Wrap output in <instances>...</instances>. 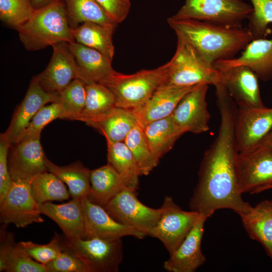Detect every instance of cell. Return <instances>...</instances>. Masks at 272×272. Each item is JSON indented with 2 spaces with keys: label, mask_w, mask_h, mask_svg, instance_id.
I'll return each mask as SVG.
<instances>
[{
  "label": "cell",
  "mask_w": 272,
  "mask_h": 272,
  "mask_svg": "<svg viewBox=\"0 0 272 272\" xmlns=\"http://www.w3.org/2000/svg\"><path fill=\"white\" fill-rule=\"evenodd\" d=\"M45 164L48 171L65 183L72 198H87L90 189V170L77 161L66 166H59L46 157Z\"/></svg>",
  "instance_id": "f546056e"
},
{
  "label": "cell",
  "mask_w": 272,
  "mask_h": 272,
  "mask_svg": "<svg viewBox=\"0 0 272 272\" xmlns=\"http://www.w3.org/2000/svg\"><path fill=\"white\" fill-rule=\"evenodd\" d=\"M86 93L84 83L74 79L60 94L58 102L61 105V119L79 120L85 106Z\"/></svg>",
  "instance_id": "d590c367"
},
{
  "label": "cell",
  "mask_w": 272,
  "mask_h": 272,
  "mask_svg": "<svg viewBox=\"0 0 272 272\" xmlns=\"http://www.w3.org/2000/svg\"><path fill=\"white\" fill-rule=\"evenodd\" d=\"M252 12L248 18V30L253 39L266 38L272 24V0H249Z\"/></svg>",
  "instance_id": "8d00e7d4"
},
{
  "label": "cell",
  "mask_w": 272,
  "mask_h": 272,
  "mask_svg": "<svg viewBox=\"0 0 272 272\" xmlns=\"http://www.w3.org/2000/svg\"><path fill=\"white\" fill-rule=\"evenodd\" d=\"M167 23L177 38L189 44L212 66L217 61L234 58L253 40L247 28L172 17L167 19Z\"/></svg>",
  "instance_id": "7a4b0ae2"
},
{
  "label": "cell",
  "mask_w": 272,
  "mask_h": 272,
  "mask_svg": "<svg viewBox=\"0 0 272 272\" xmlns=\"http://www.w3.org/2000/svg\"><path fill=\"white\" fill-rule=\"evenodd\" d=\"M52 46L53 53L49 64L35 77L46 92L59 94L74 79H80L81 75L67 43L60 42Z\"/></svg>",
  "instance_id": "4fadbf2b"
},
{
  "label": "cell",
  "mask_w": 272,
  "mask_h": 272,
  "mask_svg": "<svg viewBox=\"0 0 272 272\" xmlns=\"http://www.w3.org/2000/svg\"><path fill=\"white\" fill-rule=\"evenodd\" d=\"M16 30L28 51L38 50L60 42L75 41L64 0H55L35 10L32 17Z\"/></svg>",
  "instance_id": "3957f363"
},
{
  "label": "cell",
  "mask_w": 272,
  "mask_h": 272,
  "mask_svg": "<svg viewBox=\"0 0 272 272\" xmlns=\"http://www.w3.org/2000/svg\"><path fill=\"white\" fill-rule=\"evenodd\" d=\"M238 168L242 193L272 188V150L264 144L239 152Z\"/></svg>",
  "instance_id": "30bf717a"
},
{
  "label": "cell",
  "mask_w": 272,
  "mask_h": 272,
  "mask_svg": "<svg viewBox=\"0 0 272 272\" xmlns=\"http://www.w3.org/2000/svg\"><path fill=\"white\" fill-rule=\"evenodd\" d=\"M81 202L85 224L82 239L116 240L125 236L143 239L147 236L116 221L103 207L91 202L87 198L81 199Z\"/></svg>",
  "instance_id": "2e32d148"
},
{
  "label": "cell",
  "mask_w": 272,
  "mask_h": 272,
  "mask_svg": "<svg viewBox=\"0 0 272 272\" xmlns=\"http://www.w3.org/2000/svg\"><path fill=\"white\" fill-rule=\"evenodd\" d=\"M209 85H197L180 100L172 114L176 124L184 132L201 133L209 129L211 118L206 100Z\"/></svg>",
  "instance_id": "9a60e30c"
},
{
  "label": "cell",
  "mask_w": 272,
  "mask_h": 272,
  "mask_svg": "<svg viewBox=\"0 0 272 272\" xmlns=\"http://www.w3.org/2000/svg\"><path fill=\"white\" fill-rule=\"evenodd\" d=\"M61 241L62 251L55 259L45 265L48 272H90L83 261L64 244L62 238Z\"/></svg>",
  "instance_id": "60d3db41"
},
{
  "label": "cell",
  "mask_w": 272,
  "mask_h": 272,
  "mask_svg": "<svg viewBox=\"0 0 272 272\" xmlns=\"http://www.w3.org/2000/svg\"><path fill=\"white\" fill-rule=\"evenodd\" d=\"M106 10L113 21L118 24L127 16L131 6L130 0H96Z\"/></svg>",
  "instance_id": "7bdbcfd3"
},
{
  "label": "cell",
  "mask_w": 272,
  "mask_h": 272,
  "mask_svg": "<svg viewBox=\"0 0 272 272\" xmlns=\"http://www.w3.org/2000/svg\"><path fill=\"white\" fill-rule=\"evenodd\" d=\"M64 244L85 264L90 272H117L121 263L123 246L121 239H68L61 237Z\"/></svg>",
  "instance_id": "52a82bcc"
},
{
  "label": "cell",
  "mask_w": 272,
  "mask_h": 272,
  "mask_svg": "<svg viewBox=\"0 0 272 272\" xmlns=\"http://www.w3.org/2000/svg\"><path fill=\"white\" fill-rule=\"evenodd\" d=\"M177 38L176 49L168 61V76L163 86L183 87L202 84L215 85L220 81L221 75L218 70L207 64L189 44Z\"/></svg>",
  "instance_id": "5b68a950"
},
{
  "label": "cell",
  "mask_w": 272,
  "mask_h": 272,
  "mask_svg": "<svg viewBox=\"0 0 272 272\" xmlns=\"http://www.w3.org/2000/svg\"><path fill=\"white\" fill-rule=\"evenodd\" d=\"M151 151L158 160L170 151L184 131L174 121L172 115L154 121L144 128Z\"/></svg>",
  "instance_id": "83f0119b"
},
{
  "label": "cell",
  "mask_w": 272,
  "mask_h": 272,
  "mask_svg": "<svg viewBox=\"0 0 272 272\" xmlns=\"http://www.w3.org/2000/svg\"><path fill=\"white\" fill-rule=\"evenodd\" d=\"M84 84L86 103L80 121L86 122L107 113L116 107L114 96L107 86L93 82L84 83Z\"/></svg>",
  "instance_id": "d6a6232c"
},
{
  "label": "cell",
  "mask_w": 272,
  "mask_h": 272,
  "mask_svg": "<svg viewBox=\"0 0 272 272\" xmlns=\"http://www.w3.org/2000/svg\"><path fill=\"white\" fill-rule=\"evenodd\" d=\"M239 216L249 237L259 242L272 260V200L261 201Z\"/></svg>",
  "instance_id": "cb8c5ba5"
},
{
  "label": "cell",
  "mask_w": 272,
  "mask_h": 272,
  "mask_svg": "<svg viewBox=\"0 0 272 272\" xmlns=\"http://www.w3.org/2000/svg\"><path fill=\"white\" fill-rule=\"evenodd\" d=\"M40 138V136L32 137L12 144L8 166L13 181H31L37 175L48 172Z\"/></svg>",
  "instance_id": "7c38bea8"
},
{
  "label": "cell",
  "mask_w": 272,
  "mask_h": 272,
  "mask_svg": "<svg viewBox=\"0 0 272 272\" xmlns=\"http://www.w3.org/2000/svg\"><path fill=\"white\" fill-rule=\"evenodd\" d=\"M41 214L55 222L68 239L82 238L85 224L81 200L72 198L62 204L46 202L39 205Z\"/></svg>",
  "instance_id": "603a6c76"
},
{
  "label": "cell",
  "mask_w": 272,
  "mask_h": 272,
  "mask_svg": "<svg viewBox=\"0 0 272 272\" xmlns=\"http://www.w3.org/2000/svg\"><path fill=\"white\" fill-rule=\"evenodd\" d=\"M272 129V108L238 107L235 138L239 152L261 145Z\"/></svg>",
  "instance_id": "5bb4252c"
},
{
  "label": "cell",
  "mask_w": 272,
  "mask_h": 272,
  "mask_svg": "<svg viewBox=\"0 0 272 272\" xmlns=\"http://www.w3.org/2000/svg\"><path fill=\"white\" fill-rule=\"evenodd\" d=\"M30 182L13 181L6 195L0 200V221L3 225L13 224L18 228H24L44 222L39 205L32 194Z\"/></svg>",
  "instance_id": "8fae6325"
},
{
  "label": "cell",
  "mask_w": 272,
  "mask_h": 272,
  "mask_svg": "<svg viewBox=\"0 0 272 272\" xmlns=\"http://www.w3.org/2000/svg\"><path fill=\"white\" fill-rule=\"evenodd\" d=\"M35 10L39 9L49 4L55 0H31Z\"/></svg>",
  "instance_id": "ee69618b"
},
{
  "label": "cell",
  "mask_w": 272,
  "mask_h": 272,
  "mask_svg": "<svg viewBox=\"0 0 272 272\" xmlns=\"http://www.w3.org/2000/svg\"><path fill=\"white\" fill-rule=\"evenodd\" d=\"M207 219L201 216L179 246L164 262L166 270L194 272L206 262L201 244Z\"/></svg>",
  "instance_id": "d6986e66"
},
{
  "label": "cell",
  "mask_w": 272,
  "mask_h": 272,
  "mask_svg": "<svg viewBox=\"0 0 272 272\" xmlns=\"http://www.w3.org/2000/svg\"><path fill=\"white\" fill-rule=\"evenodd\" d=\"M64 2L69 24L72 29L86 22L115 27L118 25L96 0H64Z\"/></svg>",
  "instance_id": "4dcf8cb0"
},
{
  "label": "cell",
  "mask_w": 272,
  "mask_h": 272,
  "mask_svg": "<svg viewBox=\"0 0 272 272\" xmlns=\"http://www.w3.org/2000/svg\"><path fill=\"white\" fill-rule=\"evenodd\" d=\"M252 12L251 5L243 0H184L177 13L178 19H193L216 24L242 27Z\"/></svg>",
  "instance_id": "8992f818"
},
{
  "label": "cell",
  "mask_w": 272,
  "mask_h": 272,
  "mask_svg": "<svg viewBox=\"0 0 272 272\" xmlns=\"http://www.w3.org/2000/svg\"><path fill=\"white\" fill-rule=\"evenodd\" d=\"M31 193L38 204L68 199L71 196L64 183L48 171L34 177L30 182Z\"/></svg>",
  "instance_id": "836d02e7"
},
{
  "label": "cell",
  "mask_w": 272,
  "mask_h": 272,
  "mask_svg": "<svg viewBox=\"0 0 272 272\" xmlns=\"http://www.w3.org/2000/svg\"><path fill=\"white\" fill-rule=\"evenodd\" d=\"M35 9L31 0H0V19L17 29L33 16Z\"/></svg>",
  "instance_id": "74e56055"
},
{
  "label": "cell",
  "mask_w": 272,
  "mask_h": 272,
  "mask_svg": "<svg viewBox=\"0 0 272 272\" xmlns=\"http://www.w3.org/2000/svg\"><path fill=\"white\" fill-rule=\"evenodd\" d=\"M115 27L86 22L73 29L75 41L94 49L112 61L114 54L112 36Z\"/></svg>",
  "instance_id": "f1b7e54d"
},
{
  "label": "cell",
  "mask_w": 272,
  "mask_h": 272,
  "mask_svg": "<svg viewBox=\"0 0 272 272\" xmlns=\"http://www.w3.org/2000/svg\"><path fill=\"white\" fill-rule=\"evenodd\" d=\"M169 62L152 70H143L131 75L120 73L107 86L113 93L116 107L137 109L164 84Z\"/></svg>",
  "instance_id": "277c9868"
},
{
  "label": "cell",
  "mask_w": 272,
  "mask_h": 272,
  "mask_svg": "<svg viewBox=\"0 0 272 272\" xmlns=\"http://www.w3.org/2000/svg\"><path fill=\"white\" fill-rule=\"evenodd\" d=\"M12 142L5 132L0 136V200L9 191L13 180L8 166V155Z\"/></svg>",
  "instance_id": "b9f144b4"
},
{
  "label": "cell",
  "mask_w": 272,
  "mask_h": 272,
  "mask_svg": "<svg viewBox=\"0 0 272 272\" xmlns=\"http://www.w3.org/2000/svg\"><path fill=\"white\" fill-rule=\"evenodd\" d=\"M86 123L103 135L107 143H113L124 142L138 121L132 109L115 107L107 113Z\"/></svg>",
  "instance_id": "d4e9b609"
},
{
  "label": "cell",
  "mask_w": 272,
  "mask_h": 272,
  "mask_svg": "<svg viewBox=\"0 0 272 272\" xmlns=\"http://www.w3.org/2000/svg\"><path fill=\"white\" fill-rule=\"evenodd\" d=\"M90 189L87 199L104 208L127 187L121 176L109 163L90 170Z\"/></svg>",
  "instance_id": "4316f807"
},
{
  "label": "cell",
  "mask_w": 272,
  "mask_h": 272,
  "mask_svg": "<svg viewBox=\"0 0 272 272\" xmlns=\"http://www.w3.org/2000/svg\"><path fill=\"white\" fill-rule=\"evenodd\" d=\"M124 142L131 152L141 175H148L158 165L159 161L152 154L144 129L137 123L130 131Z\"/></svg>",
  "instance_id": "e575fe53"
},
{
  "label": "cell",
  "mask_w": 272,
  "mask_h": 272,
  "mask_svg": "<svg viewBox=\"0 0 272 272\" xmlns=\"http://www.w3.org/2000/svg\"><path fill=\"white\" fill-rule=\"evenodd\" d=\"M262 144L267 146L272 150V129L265 138Z\"/></svg>",
  "instance_id": "f6af8a7d"
},
{
  "label": "cell",
  "mask_w": 272,
  "mask_h": 272,
  "mask_svg": "<svg viewBox=\"0 0 272 272\" xmlns=\"http://www.w3.org/2000/svg\"><path fill=\"white\" fill-rule=\"evenodd\" d=\"M236 58L215 62L218 71L244 65L249 67L258 79L264 82L272 80V37L253 39Z\"/></svg>",
  "instance_id": "ac0fdd59"
},
{
  "label": "cell",
  "mask_w": 272,
  "mask_h": 272,
  "mask_svg": "<svg viewBox=\"0 0 272 272\" xmlns=\"http://www.w3.org/2000/svg\"><path fill=\"white\" fill-rule=\"evenodd\" d=\"M18 244L31 258L44 265L55 259L63 249L61 236L57 233L47 244L32 241H21Z\"/></svg>",
  "instance_id": "f35d334b"
},
{
  "label": "cell",
  "mask_w": 272,
  "mask_h": 272,
  "mask_svg": "<svg viewBox=\"0 0 272 272\" xmlns=\"http://www.w3.org/2000/svg\"><path fill=\"white\" fill-rule=\"evenodd\" d=\"M196 86L183 87L161 86L144 105L133 110L138 123L144 129L154 121L170 116L181 98Z\"/></svg>",
  "instance_id": "7402d4cb"
},
{
  "label": "cell",
  "mask_w": 272,
  "mask_h": 272,
  "mask_svg": "<svg viewBox=\"0 0 272 272\" xmlns=\"http://www.w3.org/2000/svg\"><path fill=\"white\" fill-rule=\"evenodd\" d=\"M61 107L58 102L42 107L32 117L17 141L27 138L40 136L42 130L47 124L55 119H61Z\"/></svg>",
  "instance_id": "ab89813d"
},
{
  "label": "cell",
  "mask_w": 272,
  "mask_h": 272,
  "mask_svg": "<svg viewBox=\"0 0 272 272\" xmlns=\"http://www.w3.org/2000/svg\"><path fill=\"white\" fill-rule=\"evenodd\" d=\"M218 109V134L204 153L189 205L190 210L206 219L220 209L232 210L240 215L252 207L243 199L240 189L235 138L237 108L223 103Z\"/></svg>",
  "instance_id": "6da1fadb"
},
{
  "label": "cell",
  "mask_w": 272,
  "mask_h": 272,
  "mask_svg": "<svg viewBox=\"0 0 272 272\" xmlns=\"http://www.w3.org/2000/svg\"><path fill=\"white\" fill-rule=\"evenodd\" d=\"M219 71L222 82L238 107L264 106L260 97L258 79L249 67L238 65Z\"/></svg>",
  "instance_id": "e0dca14e"
},
{
  "label": "cell",
  "mask_w": 272,
  "mask_h": 272,
  "mask_svg": "<svg viewBox=\"0 0 272 272\" xmlns=\"http://www.w3.org/2000/svg\"><path fill=\"white\" fill-rule=\"evenodd\" d=\"M116 221L150 236L162 214L141 202L136 190L125 187L104 208Z\"/></svg>",
  "instance_id": "ba28073f"
},
{
  "label": "cell",
  "mask_w": 272,
  "mask_h": 272,
  "mask_svg": "<svg viewBox=\"0 0 272 272\" xmlns=\"http://www.w3.org/2000/svg\"><path fill=\"white\" fill-rule=\"evenodd\" d=\"M1 229L0 271L48 272L45 265L31 258L15 241L13 233Z\"/></svg>",
  "instance_id": "484cf974"
},
{
  "label": "cell",
  "mask_w": 272,
  "mask_h": 272,
  "mask_svg": "<svg viewBox=\"0 0 272 272\" xmlns=\"http://www.w3.org/2000/svg\"><path fill=\"white\" fill-rule=\"evenodd\" d=\"M107 161L123 179L127 187L137 191L141 175L138 164L124 142L107 143Z\"/></svg>",
  "instance_id": "1f68e13d"
},
{
  "label": "cell",
  "mask_w": 272,
  "mask_h": 272,
  "mask_svg": "<svg viewBox=\"0 0 272 272\" xmlns=\"http://www.w3.org/2000/svg\"><path fill=\"white\" fill-rule=\"evenodd\" d=\"M59 94L43 89L35 76L31 80L26 94L16 109L9 126L5 132L12 144L16 142L37 112L46 104L58 102Z\"/></svg>",
  "instance_id": "ffe728a7"
},
{
  "label": "cell",
  "mask_w": 272,
  "mask_h": 272,
  "mask_svg": "<svg viewBox=\"0 0 272 272\" xmlns=\"http://www.w3.org/2000/svg\"><path fill=\"white\" fill-rule=\"evenodd\" d=\"M75 56L84 83L93 82L107 85L120 73L111 65L112 61L99 51L76 41L68 43Z\"/></svg>",
  "instance_id": "44dd1931"
},
{
  "label": "cell",
  "mask_w": 272,
  "mask_h": 272,
  "mask_svg": "<svg viewBox=\"0 0 272 272\" xmlns=\"http://www.w3.org/2000/svg\"><path fill=\"white\" fill-rule=\"evenodd\" d=\"M161 217L150 234L159 240L169 255L174 252L201 217L194 211L182 210L172 197H164Z\"/></svg>",
  "instance_id": "9c48e42d"
}]
</instances>
